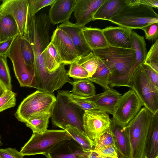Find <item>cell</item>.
I'll list each match as a JSON object with an SVG mask.
<instances>
[{"instance_id":"36","label":"cell","mask_w":158,"mask_h":158,"mask_svg":"<svg viewBox=\"0 0 158 158\" xmlns=\"http://www.w3.org/2000/svg\"><path fill=\"white\" fill-rule=\"evenodd\" d=\"M16 94L12 90H7L0 97V112L14 107Z\"/></svg>"},{"instance_id":"28","label":"cell","mask_w":158,"mask_h":158,"mask_svg":"<svg viewBox=\"0 0 158 158\" xmlns=\"http://www.w3.org/2000/svg\"><path fill=\"white\" fill-rule=\"evenodd\" d=\"M98 58V64L95 73L91 77L87 79L99 85L106 89L110 87L109 81L111 73L109 69L103 61Z\"/></svg>"},{"instance_id":"49","label":"cell","mask_w":158,"mask_h":158,"mask_svg":"<svg viewBox=\"0 0 158 158\" xmlns=\"http://www.w3.org/2000/svg\"></svg>"},{"instance_id":"29","label":"cell","mask_w":158,"mask_h":158,"mask_svg":"<svg viewBox=\"0 0 158 158\" xmlns=\"http://www.w3.org/2000/svg\"><path fill=\"white\" fill-rule=\"evenodd\" d=\"M52 109L33 117L25 123L27 127L30 128L33 133H42L47 130Z\"/></svg>"},{"instance_id":"48","label":"cell","mask_w":158,"mask_h":158,"mask_svg":"<svg viewBox=\"0 0 158 158\" xmlns=\"http://www.w3.org/2000/svg\"><path fill=\"white\" fill-rule=\"evenodd\" d=\"M2 145V143L1 140V137L0 135V146Z\"/></svg>"},{"instance_id":"2","label":"cell","mask_w":158,"mask_h":158,"mask_svg":"<svg viewBox=\"0 0 158 158\" xmlns=\"http://www.w3.org/2000/svg\"><path fill=\"white\" fill-rule=\"evenodd\" d=\"M50 23L48 15L46 14L32 17L28 14L26 31L23 37L29 41L33 50L35 77L39 82L47 81L51 76V73L45 66L42 56L43 52L50 43Z\"/></svg>"},{"instance_id":"12","label":"cell","mask_w":158,"mask_h":158,"mask_svg":"<svg viewBox=\"0 0 158 158\" xmlns=\"http://www.w3.org/2000/svg\"><path fill=\"white\" fill-rule=\"evenodd\" d=\"M0 13L11 15L15 21L21 37L27 29L28 0H4L0 6Z\"/></svg>"},{"instance_id":"10","label":"cell","mask_w":158,"mask_h":158,"mask_svg":"<svg viewBox=\"0 0 158 158\" xmlns=\"http://www.w3.org/2000/svg\"><path fill=\"white\" fill-rule=\"evenodd\" d=\"M142 106L135 92L131 89L121 95L114 110L111 119L124 127L135 117Z\"/></svg>"},{"instance_id":"32","label":"cell","mask_w":158,"mask_h":158,"mask_svg":"<svg viewBox=\"0 0 158 158\" xmlns=\"http://www.w3.org/2000/svg\"><path fill=\"white\" fill-rule=\"evenodd\" d=\"M77 62L88 72L89 77L95 73L98 64V58L92 51L89 55L79 58Z\"/></svg>"},{"instance_id":"35","label":"cell","mask_w":158,"mask_h":158,"mask_svg":"<svg viewBox=\"0 0 158 158\" xmlns=\"http://www.w3.org/2000/svg\"><path fill=\"white\" fill-rule=\"evenodd\" d=\"M144 63L158 73V40L151 46L146 57Z\"/></svg>"},{"instance_id":"42","label":"cell","mask_w":158,"mask_h":158,"mask_svg":"<svg viewBox=\"0 0 158 158\" xmlns=\"http://www.w3.org/2000/svg\"><path fill=\"white\" fill-rule=\"evenodd\" d=\"M94 150L106 158H118L116 149L113 146H108Z\"/></svg>"},{"instance_id":"13","label":"cell","mask_w":158,"mask_h":158,"mask_svg":"<svg viewBox=\"0 0 158 158\" xmlns=\"http://www.w3.org/2000/svg\"><path fill=\"white\" fill-rule=\"evenodd\" d=\"M50 42L56 49L62 63L65 65L70 64L79 59L69 36L58 27L54 31Z\"/></svg>"},{"instance_id":"21","label":"cell","mask_w":158,"mask_h":158,"mask_svg":"<svg viewBox=\"0 0 158 158\" xmlns=\"http://www.w3.org/2000/svg\"><path fill=\"white\" fill-rule=\"evenodd\" d=\"M129 5L130 0H106L97 11L93 20L109 21L111 18L118 15Z\"/></svg>"},{"instance_id":"33","label":"cell","mask_w":158,"mask_h":158,"mask_svg":"<svg viewBox=\"0 0 158 158\" xmlns=\"http://www.w3.org/2000/svg\"><path fill=\"white\" fill-rule=\"evenodd\" d=\"M7 57L0 56V83L9 90H12L11 77Z\"/></svg>"},{"instance_id":"18","label":"cell","mask_w":158,"mask_h":158,"mask_svg":"<svg viewBox=\"0 0 158 158\" xmlns=\"http://www.w3.org/2000/svg\"><path fill=\"white\" fill-rule=\"evenodd\" d=\"M84 151L72 138L64 140L45 156L47 158H81Z\"/></svg>"},{"instance_id":"16","label":"cell","mask_w":158,"mask_h":158,"mask_svg":"<svg viewBox=\"0 0 158 158\" xmlns=\"http://www.w3.org/2000/svg\"><path fill=\"white\" fill-rule=\"evenodd\" d=\"M109 46L131 48L130 35L132 30L122 27L109 26L102 29Z\"/></svg>"},{"instance_id":"45","label":"cell","mask_w":158,"mask_h":158,"mask_svg":"<svg viewBox=\"0 0 158 158\" xmlns=\"http://www.w3.org/2000/svg\"><path fill=\"white\" fill-rule=\"evenodd\" d=\"M15 37L12 38L5 41L0 42V56L7 57L8 51Z\"/></svg>"},{"instance_id":"27","label":"cell","mask_w":158,"mask_h":158,"mask_svg":"<svg viewBox=\"0 0 158 158\" xmlns=\"http://www.w3.org/2000/svg\"><path fill=\"white\" fill-rule=\"evenodd\" d=\"M42 56L45 66L49 72L55 71L62 64L59 52L51 42L43 52Z\"/></svg>"},{"instance_id":"39","label":"cell","mask_w":158,"mask_h":158,"mask_svg":"<svg viewBox=\"0 0 158 158\" xmlns=\"http://www.w3.org/2000/svg\"><path fill=\"white\" fill-rule=\"evenodd\" d=\"M56 0H28V14L34 16L42 8L51 6Z\"/></svg>"},{"instance_id":"5","label":"cell","mask_w":158,"mask_h":158,"mask_svg":"<svg viewBox=\"0 0 158 158\" xmlns=\"http://www.w3.org/2000/svg\"><path fill=\"white\" fill-rule=\"evenodd\" d=\"M109 21L131 30L141 29L151 24L158 23V15L153 8L147 6L129 5Z\"/></svg>"},{"instance_id":"31","label":"cell","mask_w":158,"mask_h":158,"mask_svg":"<svg viewBox=\"0 0 158 158\" xmlns=\"http://www.w3.org/2000/svg\"><path fill=\"white\" fill-rule=\"evenodd\" d=\"M60 91L67 97L69 101L78 106L84 111L91 109H98L92 101L90 99L73 95L68 90Z\"/></svg>"},{"instance_id":"37","label":"cell","mask_w":158,"mask_h":158,"mask_svg":"<svg viewBox=\"0 0 158 158\" xmlns=\"http://www.w3.org/2000/svg\"><path fill=\"white\" fill-rule=\"evenodd\" d=\"M108 146L115 147L113 135L110 128L98 137L96 140L93 149L96 150Z\"/></svg>"},{"instance_id":"15","label":"cell","mask_w":158,"mask_h":158,"mask_svg":"<svg viewBox=\"0 0 158 158\" xmlns=\"http://www.w3.org/2000/svg\"><path fill=\"white\" fill-rule=\"evenodd\" d=\"M57 27L69 36L79 58L89 55L92 51L84 36L82 32L83 27L69 21L62 23Z\"/></svg>"},{"instance_id":"9","label":"cell","mask_w":158,"mask_h":158,"mask_svg":"<svg viewBox=\"0 0 158 158\" xmlns=\"http://www.w3.org/2000/svg\"><path fill=\"white\" fill-rule=\"evenodd\" d=\"M21 39L20 35L15 38L7 56L12 62L15 76L20 87L37 89L35 67L26 64L23 59L20 49Z\"/></svg>"},{"instance_id":"20","label":"cell","mask_w":158,"mask_h":158,"mask_svg":"<svg viewBox=\"0 0 158 158\" xmlns=\"http://www.w3.org/2000/svg\"><path fill=\"white\" fill-rule=\"evenodd\" d=\"M110 129L113 135L115 148L118 158H131L130 144L124 127L116 124L111 120Z\"/></svg>"},{"instance_id":"7","label":"cell","mask_w":158,"mask_h":158,"mask_svg":"<svg viewBox=\"0 0 158 158\" xmlns=\"http://www.w3.org/2000/svg\"><path fill=\"white\" fill-rule=\"evenodd\" d=\"M56 100L53 93L38 90L24 99L15 116L18 120L25 123L31 118L51 109Z\"/></svg>"},{"instance_id":"22","label":"cell","mask_w":158,"mask_h":158,"mask_svg":"<svg viewBox=\"0 0 158 158\" xmlns=\"http://www.w3.org/2000/svg\"><path fill=\"white\" fill-rule=\"evenodd\" d=\"M158 158V111L153 114L145 143L144 158Z\"/></svg>"},{"instance_id":"11","label":"cell","mask_w":158,"mask_h":158,"mask_svg":"<svg viewBox=\"0 0 158 158\" xmlns=\"http://www.w3.org/2000/svg\"><path fill=\"white\" fill-rule=\"evenodd\" d=\"M111 122L108 114L104 111L94 109L85 111L83 117L84 131L94 147L97 138L110 128Z\"/></svg>"},{"instance_id":"43","label":"cell","mask_w":158,"mask_h":158,"mask_svg":"<svg viewBox=\"0 0 158 158\" xmlns=\"http://www.w3.org/2000/svg\"><path fill=\"white\" fill-rule=\"evenodd\" d=\"M142 65L146 74L152 83L158 87V73L148 64L144 63Z\"/></svg>"},{"instance_id":"17","label":"cell","mask_w":158,"mask_h":158,"mask_svg":"<svg viewBox=\"0 0 158 158\" xmlns=\"http://www.w3.org/2000/svg\"><path fill=\"white\" fill-rule=\"evenodd\" d=\"M76 0H56L51 5L48 17L53 25L69 21L73 12Z\"/></svg>"},{"instance_id":"19","label":"cell","mask_w":158,"mask_h":158,"mask_svg":"<svg viewBox=\"0 0 158 158\" xmlns=\"http://www.w3.org/2000/svg\"><path fill=\"white\" fill-rule=\"evenodd\" d=\"M122 95L119 92L110 87L105 89L103 93L88 99L92 101L98 110L112 115L114 108Z\"/></svg>"},{"instance_id":"34","label":"cell","mask_w":158,"mask_h":158,"mask_svg":"<svg viewBox=\"0 0 158 158\" xmlns=\"http://www.w3.org/2000/svg\"><path fill=\"white\" fill-rule=\"evenodd\" d=\"M20 49L23 59L26 64L34 66L35 57L33 50L29 41L24 37H21Z\"/></svg>"},{"instance_id":"40","label":"cell","mask_w":158,"mask_h":158,"mask_svg":"<svg viewBox=\"0 0 158 158\" xmlns=\"http://www.w3.org/2000/svg\"><path fill=\"white\" fill-rule=\"evenodd\" d=\"M158 23L149 24L141 29L144 32L146 39L150 41H156L158 38Z\"/></svg>"},{"instance_id":"24","label":"cell","mask_w":158,"mask_h":158,"mask_svg":"<svg viewBox=\"0 0 158 158\" xmlns=\"http://www.w3.org/2000/svg\"><path fill=\"white\" fill-rule=\"evenodd\" d=\"M19 35L17 24L12 16L0 13V42L15 37Z\"/></svg>"},{"instance_id":"44","label":"cell","mask_w":158,"mask_h":158,"mask_svg":"<svg viewBox=\"0 0 158 158\" xmlns=\"http://www.w3.org/2000/svg\"><path fill=\"white\" fill-rule=\"evenodd\" d=\"M139 4H142L158 9V0H130L129 5Z\"/></svg>"},{"instance_id":"3","label":"cell","mask_w":158,"mask_h":158,"mask_svg":"<svg viewBox=\"0 0 158 158\" xmlns=\"http://www.w3.org/2000/svg\"><path fill=\"white\" fill-rule=\"evenodd\" d=\"M52 109V122L56 127L64 130L67 125H71L85 133L83 127L84 111L68 100L59 90Z\"/></svg>"},{"instance_id":"1","label":"cell","mask_w":158,"mask_h":158,"mask_svg":"<svg viewBox=\"0 0 158 158\" xmlns=\"http://www.w3.org/2000/svg\"><path fill=\"white\" fill-rule=\"evenodd\" d=\"M92 52L95 56L103 61L110 70V87H130L131 81L138 69L134 66L136 57L134 49L108 46L93 50Z\"/></svg>"},{"instance_id":"14","label":"cell","mask_w":158,"mask_h":158,"mask_svg":"<svg viewBox=\"0 0 158 158\" xmlns=\"http://www.w3.org/2000/svg\"><path fill=\"white\" fill-rule=\"evenodd\" d=\"M106 0H76L74 15L77 25L83 27L91 21L97 11Z\"/></svg>"},{"instance_id":"46","label":"cell","mask_w":158,"mask_h":158,"mask_svg":"<svg viewBox=\"0 0 158 158\" xmlns=\"http://www.w3.org/2000/svg\"><path fill=\"white\" fill-rule=\"evenodd\" d=\"M81 158H106L93 149L83 151L80 156Z\"/></svg>"},{"instance_id":"23","label":"cell","mask_w":158,"mask_h":158,"mask_svg":"<svg viewBox=\"0 0 158 158\" xmlns=\"http://www.w3.org/2000/svg\"><path fill=\"white\" fill-rule=\"evenodd\" d=\"M82 32L85 41L92 51L104 48L109 46L102 29L83 27Z\"/></svg>"},{"instance_id":"6","label":"cell","mask_w":158,"mask_h":158,"mask_svg":"<svg viewBox=\"0 0 158 158\" xmlns=\"http://www.w3.org/2000/svg\"><path fill=\"white\" fill-rule=\"evenodd\" d=\"M71 138L64 130L47 129L42 133H33L20 152L24 156L37 154L45 156L61 142Z\"/></svg>"},{"instance_id":"38","label":"cell","mask_w":158,"mask_h":158,"mask_svg":"<svg viewBox=\"0 0 158 158\" xmlns=\"http://www.w3.org/2000/svg\"><path fill=\"white\" fill-rule=\"evenodd\" d=\"M67 74L69 77H72L74 79H87L89 77L88 72L77 61L70 64Z\"/></svg>"},{"instance_id":"26","label":"cell","mask_w":158,"mask_h":158,"mask_svg":"<svg viewBox=\"0 0 158 158\" xmlns=\"http://www.w3.org/2000/svg\"><path fill=\"white\" fill-rule=\"evenodd\" d=\"M130 41L131 48L135 50V66L139 67L144 62L148 52L144 37L132 31L130 35Z\"/></svg>"},{"instance_id":"30","label":"cell","mask_w":158,"mask_h":158,"mask_svg":"<svg viewBox=\"0 0 158 158\" xmlns=\"http://www.w3.org/2000/svg\"><path fill=\"white\" fill-rule=\"evenodd\" d=\"M64 130L80 145L84 151L93 149V145L85 133L71 125H67Z\"/></svg>"},{"instance_id":"47","label":"cell","mask_w":158,"mask_h":158,"mask_svg":"<svg viewBox=\"0 0 158 158\" xmlns=\"http://www.w3.org/2000/svg\"><path fill=\"white\" fill-rule=\"evenodd\" d=\"M7 90L5 87L0 83V97Z\"/></svg>"},{"instance_id":"8","label":"cell","mask_w":158,"mask_h":158,"mask_svg":"<svg viewBox=\"0 0 158 158\" xmlns=\"http://www.w3.org/2000/svg\"><path fill=\"white\" fill-rule=\"evenodd\" d=\"M144 107L152 114L158 111V87L151 81L142 64L139 67L130 84Z\"/></svg>"},{"instance_id":"25","label":"cell","mask_w":158,"mask_h":158,"mask_svg":"<svg viewBox=\"0 0 158 158\" xmlns=\"http://www.w3.org/2000/svg\"><path fill=\"white\" fill-rule=\"evenodd\" d=\"M69 83L73 86L70 92L73 95L90 98L96 95L95 86L92 82L87 79H77Z\"/></svg>"},{"instance_id":"41","label":"cell","mask_w":158,"mask_h":158,"mask_svg":"<svg viewBox=\"0 0 158 158\" xmlns=\"http://www.w3.org/2000/svg\"><path fill=\"white\" fill-rule=\"evenodd\" d=\"M23 156L15 148L0 149V158H23Z\"/></svg>"},{"instance_id":"4","label":"cell","mask_w":158,"mask_h":158,"mask_svg":"<svg viewBox=\"0 0 158 158\" xmlns=\"http://www.w3.org/2000/svg\"><path fill=\"white\" fill-rule=\"evenodd\" d=\"M153 114L144 107L124 127L131 148V158H144L145 143Z\"/></svg>"}]
</instances>
